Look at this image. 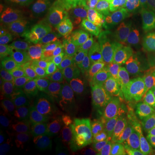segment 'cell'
I'll return each instance as SVG.
<instances>
[{
	"label": "cell",
	"mask_w": 155,
	"mask_h": 155,
	"mask_svg": "<svg viewBox=\"0 0 155 155\" xmlns=\"http://www.w3.org/2000/svg\"><path fill=\"white\" fill-rule=\"evenodd\" d=\"M135 33L136 22L110 2L97 20L91 44L111 54L129 35Z\"/></svg>",
	"instance_id": "obj_1"
},
{
	"label": "cell",
	"mask_w": 155,
	"mask_h": 155,
	"mask_svg": "<svg viewBox=\"0 0 155 155\" xmlns=\"http://www.w3.org/2000/svg\"><path fill=\"white\" fill-rule=\"evenodd\" d=\"M43 36H46L44 23L21 14L9 17L1 28V43L11 49H17Z\"/></svg>",
	"instance_id": "obj_2"
},
{
	"label": "cell",
	"mask_w": 155,
	"mask_h": 155,
	"mask_svg": "<svg viewBox=\"0 0 155 155\" xmlns=\"http://www.w3.org/2000/svg\"><path fill=\"white\" fill-rule=\"evenodd\" d=\"M15 54L23 66L36 72H44L57 60L58 44L46 35L15 49Z\"/></svg>",
	"instance_id": "obj_3"
},
{
	"label": "cell",
	"mask_w": 155,
	"mask_h": 155,
	"mask_svg": "<svg viewBox=\"0 0 155 155\" xmlns=\"http://www.w3.org/2000/svg\"><path fill=\"white\" fill-rule=\"evenodd\" d=\"M104 9V0H73L61 14L62 22L70 33H79L97 20Z\"/></svg>",
	"instance_id": "obj_4"
},
{
	"label": "cell",
	"mask_w": 155,
	"mask_h": 155,
	"mask_svg": "<svg viewBox=\"0 0 155 155\" xmlns=\"http://www.w3.org/2000/svg\"><path fill=\"white\" fill-rule=\"evenodd\" d=\"M111 54L116 66L129 75L138 72L147 58L144 42L137 33L129 35Z\"/></svg>",
	"instance_id": "obj_5"
},
{
	"label": "cell",
	"mask_w": 155,
	"mask_h": 155,
	"mask_svg": "<svg viewBox=\"0 0 155 155\" xmlns=\"http://www.w3.org/2000/svg\"><path fill=\"white\" fill-rule=\"evenodd\" d=\"M19 110L38 131H45L63 121L56 105L48 101L32 99L24 96Z\"/></svg>",
	"instance_id": "obj_6"
},
{
	"label": "cell",
	"mask_w": 155,
	"mask_h": 155,
	"mask_svg": "<svg viewBox=\"0 0 155 155\" xmlns=\"http://www.w3.org/2000/svg\"><path fill=\"white\" fill-rule=\"evenodd\" d=\"M65 64L76 73L79 81L88 72L104 62L102 51L88 43L72 48L61 59Z\"/></svg>",
	"instance_id": "obj_7"
},
{
	"label": "cell",
	"mask_w": 155,
	"mask_h": 155,
	"mask_svg": "<svg viewBox=\"0 0 155 155\" xmlns=\"http://www.w3.org/2000/svg\"><path fill=\"white\" fill-rule=\"evenodd\" d=\"M129 76L125 87L129 110L147 113L154 104L155 92L145 83L140 71Z\"/></svg>",
	"instance_id": "obj_8"
},
{
	"label": "cell",
	"mask_w": 155,
	"mask_h": 155,
	"mask_svg": "<svg viewBox=\"0 0 155 155\" xmlns=\"http://www.w3.org/2000/svg\"><path fill=\"white\" fill-rule=\"evenodd\" d=\"M86 91V88L77 85L59 92L55 99V105L63 121L82 118Z\"/></svg>",
	"instance_id": "obj_9"
},
{
	"label": "cell",
	"mask_w": 155,
	"mask_h": 155,
	"mask_svg": "<svg viewBox=\"0 0 155 155\" xmlns=\"http://www.w3.org/2000/svg\"><path fill=\"white\" fill-rule=\"evenodd\" d=\"M2 121V133L17 142L38 131L22 113H13Z\"/></svg>",
	"instance_id": "obj_10"
},
{
	"label": "cell",
	"mask_w": 155,
	"mask_h": 155,
	"mask_svg": "<svg viewBox=\"0 0 155 155\" xmlns=\"http://www.w3.org/2000/svg\"><path fill=\"white\" fill-rule=\"evenodd\" d=\"M124 140L127 155H155V132L150 127Z\"/></svg>",
	"instance_id": "obj_11"
},
{
	"label": "cell",
	"mask_w": 155,
	"mask_h": 155,
	"mask_svg": "<svg viewBox=\"0 0 155 155\" xmlns=\"http://www.w3.org/2000/svg\"><path fill=\"white\" fill-rule=\"evenodd\" d=\"M122 71L118 67H113L109 63H102L88 72L78 82V85L89 89L104 84L112 83L116 81V77Z\"/></svg>",
	"instance_id": "obj_12"
},
{
	"label": "cell",
	"mask_w": 155,
	"mask_h": 155,
	"mask_svg": "<svg viewBox=\"0 0 155 155\" xmlns=\"http://www.w3.org/2000/svg\"><path fill=\"white\" fill-rule=\"evenodd\" d=\"M111 3L136 23L155 12V0H112Z\"/></svg>",
	"instance_id": "obj_13"
},
{
	"label": "cell",
	"mask_w": 155,
	"mask_h": 155,
	"mask_svg": "<svg viewBox=\"0 0 155 155\" xmlns=\"http://www.w3.org/2000/svg\"><path fill=\"white\" fill-rule=\"evenodd\" d=\"M25 97L41 101H54L59 94V89L55 83L43 80H35L27 83L19 90Z\"/></svg>",
	"instance_id": "obj_14"
},
{
	"label": "cell",
	"mask_w": 155,
	"mask_h": 155,
	"mask_svg": "<svg viewBox=\"0 0 155 155\" xmlns=\"http://www.w3.org/2000/svg\"><path fill=\"white\" fill-rule=\"evenodd\" d=\"M63 125L64 122L62 121L43 131L51 150L56 155H77L68 140L62 133Z\"/></svg>",
	"instance_id": "obj_15"
},
{
	"label": "cell",
	"mask_w": 155,
	"mask_h": 155,
	"mask_svg": "<svg viewBox=\"0 0 155 155\" xmlns=\"http://www.w3.org/2000/svg\"><path fill=\"white\" fill-rule=\"evenodd\" d=\"M44 73L48 74L54 83L60 85H65L68 88L77 86L79 79L76 73L61 60L57 59L45 70Z\"/></svg>",
	"instance_id": "obj_16"
},
{
	"label": "cell",
	"mask_w": 155,
	"mask_h": 155,
	"mask_svg": "<svg viewBox=\"0 0 155 155\" xmlns=\"http://www.w3.org/2000/svg\"><path fill=\"white\" fill-rule=\"evenodd\" d=\"M147 116V113H141L129 110L125 121L121 128L116 133V135L119 138L125 140L134 134H137L147 127H150L148 126Z\"/></svg>",
	"instance_id": "obj_17"
},
{
	"label": "cell",
	"mask_w": 155,
	"mask_h": 155,
	"mask_svg": "<svg viewBox=\"0 0 155 155\" xmlns=\"http://www.w3.org/2000/svg\"><path fill=\"white\" fill-rule=\"evenodd\" d=\"M24 96L19 91L13 89L0 91V114L1 119L4 120L7 116L20 110Z\"/></svg>",
	"instance_id": "obj_18"
},
{
	"label": "cell",
	"mask_w": 155,
	"mask_h": 155,
	"mask_svg": "<svg viewBox=\"0 0 155 155\" xmlns=\"http://www.w3.org/2000/svg\"><path fill=\"white\" fill-rule=\"evenodd\" d=\"M17 143L28 155L41 154L52 152L43 131H37Z\"/></svg>",
	"instance_id": "obj_19"
},
{
	"label": "cell",
	"mask_w": 155,
	"mask_h": 155,
	"mask_svg": "<svg viewBox=\"0 0 155 155\" xmlns=\"http://www.w3.org/2000/svg\"><path fill=\"white\" fill-rule=\"evenodd\" d=\"M62 133L68 140V141L70 142V144L77 155L94 154L95 150L91 144V140L90 139L72 129L64 127V125H63Z\"/></svg>",
	"instance_id": "obj_20"
},
{
	"label": "cell",
	"mask_w": 155,
	"mask_h": 155,
	"mask_svg": "<svg viewBox=\"0 0 155 155\" xmlns=\"http://www.w3.org/2000/svg\"><path fill=\"white\" fill-rule=\"evenodd\" d=\"M25 74L23 69L14 63L12 66L5 70L1 71L0 73V89L9 90L13 89L17 84H21L24 80Z\"/></svg>",
	"instance_id": "obj_21"
},
{
	"label": "cell",
	"mask_w": 155,
	"mask_h": 155,
	"mask_svg": "<svg viewBox=\"0 0 155 155\" xmlns=\"http://www.w3.org/2000/svg\"><path fill=\"white\" fill-rule=\"evenodd\" d=\"M121 86V82L116 80L112 83L87 89L85 102H106Z\"/></svg>",
	"instance_id": "obj_22"
},
{
	"label": "cell",
	"mask_w": 155,
	"mask_h": 155,
	"mask_svg": "<svg viewBox=\"0 0 155 155\" xmlns=\"http://www.w3.org/2000/svg\"><path fill=\"white\" fill-rule=\"evenodd\" d=\"M114 133L115 132L104 121L97 123L96 126L94 135L91 140L95 152L103 149L108 145L110 144L114 140V139L116 138L115 137L116 134Z\"/></svg>",
	"instance_id": "obj_23"
},
{
	"label": "cell",
	"mask_w": 155,
	"mask_h": 155,
	"mask_svg": "<svg viewBox=\"0 0 155 155\" xmlns=\"http://www.w3.org/2000/svg\"><path fill=\"white\" fill-rule=\"evenodd\" d=\"M14 4L41 11H53L59 9L67 0H11Z\"/></svg>",
	"instance_id": "obj_24"
},
{
	"label": "cell",
	"mask_w": 155,
	"mask_h": 155,
	"mask_svg": "<svg viewBox=\"0 0 155 155\" xmlns=\"http://www.w3.org/2000/svg\"><path fill=\"white\" fill-rule=\"evenodd\" d=\"M140 30L143 42L150 49H155V12L141 18Z\"/></svg>",
	"instance_id": "obj_25"
},
{
	"label": "cell",
	"mask_w": 155,
	"mask_h": 155,
	"mask_svg": "<svg viewBox=\"0 0 155 155\" xmlns=\"http://www.w3.org/2000/svg\"><path fill=\"white\" fill-rule=\"evenodd\" d=\"M97 124L94 122L85 120V119H78V120H69L64 121V127L72 129L84 136L91 140L94 135Z\"/></svg>",
	"instance_id": "obj_26"
},
{
	"label": "cell",
	"mask_w": 155,
	"mask_h": 155,
	"mask_svg": "<svg viewBox=\"0 0 155 155\" xmlns=\"http://www.w3.org/2000/svg\"><path fill=\"white\" fill-rule=\"evenodd\" d=\"M128 111H129V106L127 104H125L124 105H122L121 108L117 109L116 110L107 113L104 122L110 127L115 134L121 128L126 119Z\"/></svg>",
	"instance_id": "obj_27"
},
{
	"label": "cell",
	"mask_w": 155,
	"mask_h": 155,
	"mask_svg": "<svg viewBox=\"0 0 155 155\" xmlns=\"http://www.w3.org/2000/svg\"><path fill=\"white\" fill-rule=\"evenodd\" d=\"M1 155H28L20 145L4 133L1 135Z\"/></svg>",
	"instance_id": "obj_28"
},
{
	"label": "cell",
	"mask_w": 155,
	"mask_h": 155,
	"mask_svg": "<svg viewBox=\"0 0 155 155\" xmlns=\"http://www.w3.org/2000/svg\"><path fill=\"white\" fill-rule=\"evenodd\" d=\"M127 91L124 87H119L116 92L111 96L106 102V111L110 113L121 108L122 105L127 104Z\"/></svg>",
	"instance_id": "obj_29"
},
{
	"label": "cell",
	"mask_w": 155,
	"mask_h": 155,
	"mask_svg": "<svg viewBox=\"0 0 155 155\" xmlns=\"http://www.w3.org/2000/svg\"><path fill=\"white\" fill-rule=\"evenodd\" d=\"M94 155H127L125 140L116 136L110 144L99 151H96Z\"/></svg>",
	"instance_id": "obj_30"
},
{
	"label": "cell",
	"mask_w": 155,
	"mask_h": 155,
	"mask_svg": "<svg viewBox=\"0 0 155 155\" xmlns=\"http://www.w3.org/2000/svg\"><path fill=\"white\" fill-rule=\"evenodd\" d=\"M143 80L155 92V60L147 62L140 70Z\"/></svg>",
	"instance_id": "obj_31"
},
{
	"label": "cell",
	"mask_w": 155,
	"mask_h": 155,
	"mask_svg": "<svg viewBox=\"0 0 155 155\" xmlns=\"http://www.w3.org/2000/svg\"><path fill=\"white\" fill-rule=\"evenodd\" d=\"M147 118L148 126L155 132V103L153 107L150 109V110L147 112Z\"/></svg>",
	"instance_id": "obj_32"
},
{
	"label": "cell",
	"mask_w": 155,
	"mask_h": 155,
	"mask_svg": "<svg viewBox=\"0 0 155 155\" xmlns=\"http://www.w3.org/2000/svg\"><path fill=\"white\" fill-rule=\"evenodd\" d=\"M15 62L11 60V58H9V57H7L5 55H2L1 56V62H0V67H1V71H3V70H5L7 68H9V67L12 66L13 64H14Z\"/></svg>",
	"instance_id": "obj_33"
},
{
	"label": "cell",
	"mask_w": 155,
	"mask_h": 155,
	"mask_svg": "<svg viewBox=\"0 0 155 155\" xmlns=\"http://www.w3.org/2000/svg\"><path fill=\"white\" fill-rule=\"evenodd\" d=\"M36 155H56V154L51 152V153H41V154H36Z\"/></svg>",
	"instance_id": "obj_34"
}]
</instances>
